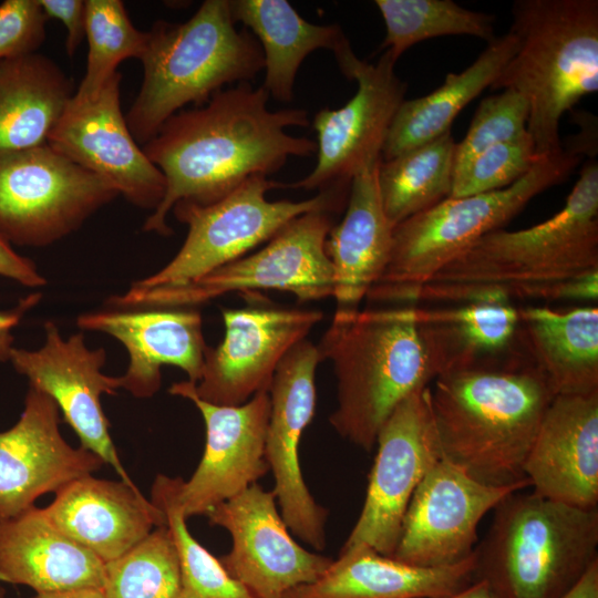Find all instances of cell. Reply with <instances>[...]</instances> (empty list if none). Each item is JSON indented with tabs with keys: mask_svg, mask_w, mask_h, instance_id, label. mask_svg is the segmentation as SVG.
<instances>
[{
	"mask_svg": "<svg viewBox=\"0 0 598 598\" xmlns=\"http://www.w3.org/2000/svg\"><path fill=\"white\" fill-rule=\"evenodd\" d=\"M43 509L60 532L105 564L166 525L163 512L137 486L92 474L62 487Z\"/></svg>",
	"mask_w": 598,
	"mask_h": 598,
	"instance_id": "obj_24",
	"label": "cell"
},
{
	"mask_svg": "<svg viewBox=\"0 0 598 598\" xmlns=\"http://www.w3.org/2000/svg\"><path fill=\"white\" fill-rule=\"evenodd\" d=\"M0 582H7L4 577L0 574Z\"/></svg>",
	"mask_w": 598,
	"mask_h": 598,
	"instance_id": "obj_48",
	"label": "cell"
},
{
	"mask_svg": "<svg viewBox=\"0 0 598 598\" xmlns=\"http://www.w3.org/2000/svg\"><path fill=\"white\" fill-rule=\"evenodd\" d=\"M528 132L491 146L475 157L453 181L450 197H463L506 188L524 175L538 159Z\"/></svg>",
	"mask_w": 598,
	"mask_h": 598,
	"instance_id": "obj_39",
	"label": "cell"
},
{
	"mask_svg": "<svg viewBox=\"0 0 598 598\" xmlns=\"http://www.w3.org/2000/svg\"><path fill=\"white\" fill-rule=\"evenodd\" d=\"M85 37L89 43L84 76L75 90V102L94 101L117 65L130 58L141 59L148 39L132 23L121 0H85Z\"/></svg>",
	"mask_w": 598,
	"mask_h": 598,
	"instance_id": "obj_34",
	"label": "cell"
},
{
	"mask_svg": "<svg viewBox=\"0 0 598 598\" xmlns=\"http://www.w3.org/2000/svg\"><path fill=\"white\" fill-rule=\"evenodd\" d=\"M225 334L207 349L196 395L217 405H240L268 391L288 351L321 321L318 310L254 303L223 308Z\"/></svg>",
	"mask_w": 598,
	"mask_h": 598,
	"instance_id": "obj_17",
	"label": "cell"
},
{
	"mask_svg": "<svg viewBox=\"0 0 598 598\" xmlns=\"http://www.w3.org/2000/svg\"><path fill=\"white\" fill-rule=\"evenodd\" d=\"M517 48L512 31L496 37L464 71L448 73L441 86L422 97L404 100L389 127L382 159L396 157L451 131L457 114L491 87Z\"/></svg>",
	"mask_w": 598,
	"mask_h": 598,
	"instance_id": "obj_29",
	"label": "cell"
},
{
	"mask_svg": "<svg viewBox=\"0 0 598 598\" xmlns=\"http://www.w3.org/2000/svg\"><path fill=\"white\" fill-rule=\"evenodd\" d=\"M384 23L381 49L396 62L412 45L443 35H471L491 42L495 17L452 0H375Z\"/></svg>",
	"mask_w": 598,
	"mask_h": 598,
	"instance_id": "obj_33",
	"label": "cell"
},
{
	"mask_svg": "<svg viewBox=\"0 0 598 598\" xmlns=\"http://www.w3.org/2000/svg\"><path fill=\"white\" fill-rule=\"evenodd\" d=\"M561 598H598V561Z\"/></svg>",
	"mask_w": 598,
	"mask_h": 598,
	"instance_id": "obj_44",
	"label": "cell"
},
{
	"mask_svg": "<svg viewBox=\"0 0 598 598\" xmlns=\"http://www.w3.org/2000/svg\"><path fill=\"white\" fill-rule=\"evenodd\" d=\"M456 143L452 130L378 165V187L385 215L395 227L448 198Z\"/></svg>",
	"mask_w": 598,
	"mask_h": 598,
	"instance_id": "obj_32",
	"label": "cell"
},
{
	"mask_svg": "<svg viewBox=\"0 0 598 598\" xmlns=\"http://www.w3.org/2000/svg\"><path fill=\"white\" fill-rule=\"evenodd\" d=\"M83 330L105 332L127 350L130 363L118 377L121 388L136 398H151L161 386V368L175 365L197 383L208 347L203 320L189 308L121 309L85 313L78 318Z\"/></svg>",
	"mask_w": 598,
	"mask_h": 598,
	"instance_id": "obj_22",
	"label": "cell"
},
{
	"mask_svg": "<svg viewBox=\"0 0 598 598\" xmlns=\"http://www.w3.org/2000/svg\"><path fill=\"white\" fill-rule=\"evenodd\" d=\"M104 462L74 448L60 432V410L43 392L29 386L17 423L0 432V522L34 505L47 493L99 471Z\"/></svg>",
	"mask_w": 598,
	"mask_h": 598,
	"instance_id": "obj_21",
	"label": "cell"
},
{
	"mask_svg": "<svg viewBox=\"0 0 598 598\" xmlns=\"http://www.w3.org/2000/svg\"><path fill=\"white\" fill-rule=\"evenodd\" d=\"M44 13L39 0L0 3V60L35 53L45 39Z\"/></svg>",
	"mask_w": 598,
	"mask_h": 598,
	"instance_id": "obj_40",
	"label": "cell"
},
{
	"mask_svg": "<svg viewBox=\"0 0 598 598\" xmlns=\"http://www.w3.org/2000/svg\"><path fill=\"white\" fill-rule=\"evenodd\" d=\"M0 276L27 287H41L47 282L32 260L19 255L1 235Z\"/></svg>",
	"mask_w": 598,
	"mask_h": 598,
	"instance_id": "obj_42",
	"label": "cell"
},
{
	"mask_svg": "<svg viewBox=\"0 0 598 598\" xmlns=\"http://www.w3.org/2000/svg\"><path fill=\"white\" fill-rule=\"evenodd\" d=\"M526 348L554 395L598 392V308L518 309Z\"/></svg>",
	"mask_w": 598,
	"mask_h": 598,
	"instance_id": "obj_28",
	"label": "cell"
},
{
	"mask_svg": "<svg viewBox=\"0 0 598 598\" xmlns=\"http://www.w3.org/2000/svg\"><path fill=\"white\" fill-rule=\"evenodd\" d=\"M117 195L48 143L0 153V235L11 246L50 245Z\"/></svg>",
	"mask_w": 598,
	"mask_h": 598,
	"instance_id": "obj_11",
	"label": "cell"
},
{
	"mask_svg": "<svg viewBox=\"0 0 598 598\" xmlns=\"http://www.w3.org/2000/svg\"><path fill=\"white\" fill-rule=\"evenodd\" d=\"M168 391L192 401L206 427L204 453L190 478H171L174 498L187 519L206 515L269 472L265 442L270 400L268 391H261L240 405H217L199 399L188 380Z\"/></svg>",
	"mask_w": 598,
	"mask_h": 598,
	"instance_id": "obj_15",
	"label": "cell"
},
{
	"mask_svg": "<svg viewBox=\"0 0 598 598\" xmlns=\"http://www.w3.org/2000/svg\"><path fill=\"white\" fill-rule=\"evenodd\" d=\"M117 71L91 102L70 100L48 144L111 184L132 204L155 209L165 178L131 134L121 109Z\"/></svg>",
	"mask_w": 598,
	"mask_h": 598,
	"instance_id": "obj_20",
	"label": "cell"
},
{
	"mask_svg": "<svg viewBox=\"0 0 598 598\" xmlns=\"http://www.w3.org/2000/svg\"><path fill=\"white\" fill-rule=\"evenodd\" d=\"M598 270V163L590 157L563 208L529 228L491 231L440 269L414 302L556 301L558 287Z\"/></svg>",
	"mask_w": 598,
	"mask_h": 598,
	"instance_id": "obj_2",
	"label": "cell"
},
{
	"mask_svg": "<svg viewBox=\"0 0 598 598\" xmlns=\"http://www.w3.org/2000/svg\"><path fill=\"white\" fill-rule=\"evenodd\" d=\"M317 344L307 339L280 361L269 386L270 411L265 457L275 478L272 492L289 530L313 549L326 547L328 511L311 495L301 472L299 445L317 402Z\"/></svg>",
	"mask_w": 598,
	"mask_h": 598,
	"instance_id": "obj_14",
	"label": "cell"
},
{
	"mask_svg": "<svg viewBox=\"0 0 598 598\" xmlns=\"http://www.w3.org/2000/svg\"><path fill=\"white\" fill-rule=\"evenodd\" d=\"M333 54L358 90L342 107H326L315 115L317 164L309 175L285 187L349 195L352 178L382 158L389 127L404 101L408 86L395 74L396 62L388 51L375 64L360 60L350 42Z\"/></svg>",
	"mask_w": 598,
	"mask_h": 598,
	"instance_id": "obj_12",
	"label": "cell"
},
{
	"mask_svg": "<svg viewBox=\"0 0 598 598\" xmlns=\"http://www.w3.org/2000/svg\"><path fill=\"white\" fill-rule=\"evenodd\" d=\"M106 598H177L179 560L169 528L153 529L117 559L105 564Z\"/></svg>",
	"mask_w": 598,
	"mask_h": 598,
	"instance_id": "obj_35",
	"label": "cell"
},
{
	"mask_svg": "<svg viewBox=\"0 0 598 598\" xmlns=\"http://www.w3.org/2000/svg\"><path fill=\"white\" fill-rule=\"evenodd\" d=\"M40 293H32L22 299L17 307L8 311H0V361H9L10 351L13 348V328L30 308L40 300Z\"/></svg>",
	"mask_w": 598,
	"mask_h": 598,
	"instance_id": "obj_43",
	"label": "cell"
},
{
	"mask_svg": "<svg viewBox=\"0 0 598 598\" xmlns=\"http://www.w3.org/2000/svg\"><path fill=\"white\" fill-rule=\"evenodd\" d=\"M44 329L45 341L40 349L13 347L9 361L28 378L31 388L55 402L82 447L110 464L123 482L136 486L121 463L101 404L102 394H115L121 389L118 377L101 370L106 359L104 349L87 348L82 333L63 339L51 321Z\"/></svg>",
	"mask_w": 598,
	"mask_h": 598,
	"instance_id": "obj_19",
	"label": "cell"
},
{
	"mask_svg": "<svg viewBox=\"0 0 598 598\" xmlns=\"http://www.w3.org/2000/svg\"><path fill=\"white\" fill-rule=\"evenodd\" d=\"M446 598H496V596L484 580L476 579L463 590Z\"/></svg>",
	"mask_w": 598,
	"mask_h": 598,
	"instance_id": "obj_46",
	"label": "cell"
},
{
	"mask_svg": "<svg viewBox=\"0 0 598 598\" xmlns=\"http://www.w3.org/2000/svg\"><path fill=\"white\" fill-rule=\"evenodd\" d=\"M147 33L142 85L125 115L142 145L185 105H202L264 70L261 48L250 31L237 30L229 0H206L187 21L159 20Z\"/></svg>",
	"mask_w": 598,
	"mask_h": 598,
	"instance_id": "obj_5",
	"label": "cell"
},
{
	"mask_svg": "<svg viewBox=\"0 0 598 598\" xmlns=\"http://www.w3.org/2000/svg\"><path fill=\"white\" fill-rule=\"evenodd\" d=\"M278 187L285 184L255 175L212 204L176 203L172 210L188 227L183 246L164 268L134 285L153 288L187 283L247 255L293 218L311 212H339L348 199L336 192H319L300 202L268 200L267 193Z\"/></svg>",
	"mask_w": 598,
	"mask_h": 598,
	"instance_id": "obj_10",
	"label": "cell"
},
{
	"mask_svg": "<svg viewBox=\"0 0 598 598\" xmlns=\"http://www.w3.org/2000/svg\"><path fill=\"white\" fill-rule=\"evenodd\" d=\"M430 390L443 458L487 485L528 481L525 461L555 396L533 363L476 362L440 374Z\"/></svg>",
	"mask_w": 598,
	"mask_h": 598,
	"instance_id": "obj_4",
	"label": "cell"
},
{
	"mask_svg": "<svg viewBox=\"0 0 598 598\" xmlns=\"http://www.w3.org/2000/svg\"><path fill=\"white\" fill-rule=\"evenodd\" d=\"M73 94L72 81L43 54L0 60V153L45 144Z\"/></svg>",
	"mask_w": 598,
	"mask_h": 598,
	"instance_id": "obj_30",
	"label": "cell"
},
{
	"mask_svg": "<svg viewBox=\"0 0 598 598\" xmlns=\"http://www.w3.org/2000/svg\"><path fill=\"white\" fill-rule=\"evenodd\" d=\"M528 115L527 101L513 90L505 89L482 100L465 137L456 143L453 181L491 146L526 133Z\"/></svg>",
	"mask_w": 598,
	"mask_h": 598,
	"instance_id": "obj_38",
	"label": "cell"
},
{
	"mask_svg": "<svg viewBox=\"0 0 598 598\" xmlns=\"http://www.w3.org/2000/svg\"><path fill=\"white\" fill-rule=\"evenodd\" d=\"M430 389L411 393L381 426L363 506L339 554L367 547L392 556L417 485L442 457Z\"/></svg>",
	"mask_w": 598,
	"mask_h": 598,
	"instance_id": "obj_13",
	"label": "cell"
},
{
	"mask_svg": "<svg viewBox=\"0 0 598 598\" xmlns=\"http://www.w3.org/2000/svg\"><path fill=\"white\" fill-rule=\"evenodd\" d=\"M530 486L484 484L441 457L417 485L391 557L422 567L447 566L467 558L483 517L505 497Z\"/></svg>",
	"mask_w": 598,
	"mask_h": 598,
	"instance_id": "obj_18",
	"label": "cell"
},
{
	"mask_svg": "<svg viewBox=\"0 0 598 598\" xmlns=\"http://www.w3.org/2000/svg\"><path fill=\"white\" fill-rule=\"evenodd\" d=\"M235 22H241L258 41L265 61L261 85L279 102H291L297 72L313 51L336 53L349 42L340 25L305 20L286 0H229Z\"/></svg>",
	"mask_w": 598,
	"mask_h": 598,
	"instance_id": "obj_31",
	"label": "cell"
},
{
	"mask_svg": "<svg viewBox=\"0 0 598 598\" xmlns=\"http://www.w3.org/2000/svg\"><path fill=\"white\" fill-rule=\"evenodd\" d=\"M317 349L337 378L330 424L365 452L373 450L381 426L405 398L452 369L445 334L417 307L333 317Z\"/></svg>",
	"mask_w": 598,
	"mask_h": 598,
	"instance_id": "obj_3",
	"label": "cell"
},
{
	"mask_svg": "<svg viewBox=\"0 0 598 598\" xmlns=\"http://www.w3.org/2000/svg\"><path fill=\"white\" fill-rule=\"evenodd\" d=\"M31 598H106L100 587H84L60 591L35 592Z\"/></svg>",
	"mask_w": 598,
	"mask_h": 598,
	"instance_id": "obj_45",
	"label": "cell"
},
{
	"mask_svg": "<svg viewBox=\"0 0 598 598\" xmlns=\"http://www.w3.org/2000/svg\"><path fill=\"white\" fill-rule=\"evenodd\" d=\"M333 226L329 212H311L286 224L258 251L175 287L132 285L110 303L121 309L188 308L229 292L280 290L299 301L332 297L333 271L326 252Z\"/></svg>",
	"mask_w": 598,
	"mask_h": 598,
	"instance_id": "obj_9",
	"label": "cell"
},
{
	"mask_svg": "<svg viewBox=\"0 0 598 598\" xmlns=\"http://www.w3.org/2000/svg\"><path fill=\"white\" fill-rule=\"evenodd\" d=\"M2 584L3 582H0V598H4V596H6V590H4L3 586H2Z\"/></svg>",
	"mask_w": 598,
	"mask_h": 598,
	"instance_id": "obj_47",
	"label": "cell"
},
{
	"mask_svg": "<svg viewBox=\"0 0 598 598\" xmlns=\"http://www.w3.org/2000/svg\"><path fill=\"white\" fill-rule=\"evenodd\" d=\"M576 150L539 157L513 185L488 193L448 197L396 225L388 265L367 298L414 302L419 289L484 235L501 229L535 196L579 163Z\"/></svg>",
	"mask_w": 598,
	"mask_h": 598,
	"instance_id": "obj_8",
	"label": "cell"
},
{
	"mask_svg": "<svg viewBox=\"0 0 598 598\" xmlns=\"http://www.w3.org/2000/svg\"><path fill=\"white\" fill-rule=\"evenodd\" d=\"M512 16L518 48L491 89L527 101L536 155H553L561 116L598 91V1L516 0Z\"/></svg>",
	"mask_w": 598,
	"mask_h": 598,
	"instance_id": "obj_6",
	"label": "cell"
},
{
	"mask_svg": "<svg viewBox=\"0 0 598 598\" xmlns=\"http://www.w3.org/2000/svg\"><path fill=\"white\" fill-rule=\"evenodd\" d=\"M171 478L166 475L156 476L151 502L163 512L176 546L181 570L177 598H255L190 534L186 518L174 498Z\"/></svg>",
	"mask_w": 598,
	"mask_h": 598,
	"instance_id": "obj_37",
	"label": "cell"
},
{
	"mask_svg": "<svg viewBox=\"0 0 598 598\" xmlns=\"http://www.w3.org/2000/svg\"><path fill=\"white\" fill-rule=\"evenodd\" d=\"M0 574L35 592L103 587L105 563L60 532L32 506L0 522Z\"/></svg>",
	"mask_w": 598,
	"mask_h": 598,
	"instance_id": "obj_27",
	"label": "cell"
},
{
	"mask_svg": "<svg viewBox=\"0 0 598 598\" xmlns=\"http://www.w3.org/2000/svg\"><path fill=\"white\" fill-rule=\"evenodd\" d=\"M524 473L542 497L584 509L598 507V392L554 396Z\"/></svg>",
	"mask_w": 598,
	"mask_h": 598,
	"instance_id": "obj_23",
	"label": "cell"
},
{
	"mask_svg": "<svg viewBox=\"0 0 598 598\" xmlns=\"http://www.w3.org/2000/svg\"><path fill=\"white\" fill-rule=\"evenodd\" d=\"M423 311L446 333L453 369L474 364L482 355L504 350L519 328L518 309L508 301H475L450 308H423Z\"/></svg>",
	"mask_w": 598,
	"mask_h": 598,
	"instance_id": "obj_36",
	"label": "cell"
},
{
	"mask_svg": "<svg viewBox=\"0 0 598 598\" xmlns=\"http://www.w3.org/2000/svg\"><path fill=\"white\" fill-rule=\"evenodd\" d=\"M515 492L494 509L475 548V580L496 598H561L598 561V507Z\"/></svg>",
	"mask_w": 598,
	"mask_h": 598,
	"instance_id": "obj_7",
	"label": "cell"
},
{
	"mask_svg": "<svg viewBox=\"0 0 598 598\" xmlns=\"http://www.w3.org/2000/svg\"><path fill=\"white\" fill-rule=\"evenodd\" d=\"M48 18L60 20L66 29L65 52L72 56L85 37V0H39Z\"/></svg>",
	"mask_w": 598,
	"mask_h": 598,
	"instance_id": "obj_41",
	"label": "cell"
},
{
	"mask_svg": "<svg viewBox=\"0 0 598 598\" xmlns=\"http://www.w3.org/2000/svg\"><path fill=\"white\" fill-rule=\"evenodd\" d=\"M380 161L352 178L343 219L327 236L326 252L333 271V317L360 310V302L390 259L394 227L385 215L378 187Z\"/></svg>",
	"mask_w": 598,
	"mask_h": 598,
	"instance_id": "obj_25",
	"label": "cell"
},
{
	"mask_svg": "<svg viewBox=\"0 0 598 598\" xmlns=\"http://www.w3.org/2000/svg\"><path fill=\"white\" fill-rule=\"evenodd\" d=\"M268 92L238 83L206 103L172 115L142 148L165 178V194L143 228L167 236L168 213L178 202L208 205L255 175L269 176L290 156L317 152L315 141L287 127L309 125L303 109H268Z\"/></svg>",
	"mask_w": 598,
	"mask_h": 598,
	"instance_id": "obj_1",
	"label": "cell"
},
{
	"mask_svg": "<svg viewBox=\"0 0 598 598\" xmlns=\"http://www.w3.org/2000/svg\"><path fill=\"white\" fill-rule=\"evenodd\" d=\"M206 516L231 537V549L218 558L220 564L255 598H283L290 589L318 579L333 560L292 538L275 493L258 483Z\"/></svg>",
	"mask_w": 598,
	"mask_h": 598,
	"instance_id": "obj_16",
	"label": "cell"
},
{
	"mask_svg": "<svg viewBox=\"0 0 598 598\" xmlns=\"http://www.w3.org/2000/svg\"><path fill=\"white\" fill-rule=\"evenodd\" d=\"M476 551L447 566L422 567L371 548L339 554L315 581L283 598H446L475 581Z\"/></svg>",
	"mask_w": 598,
	"mask_h": 598,
	"instance_id": "obj_26",
	"label": "cell"
}]
</instances>
